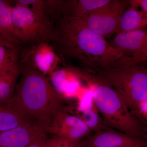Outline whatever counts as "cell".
<instances>
[{"label": "cell", "mask_w": 147, "mask_h": 147, "mask_svg": "<svg viewBox=\"0 0 147 147\" xmlns=\"http://www.w3.org/2000/svg\"><path fill=\"white\" fill-rule=\"evenodd\" d=\"M54 40L63 55L78 60L86 68L99 71L119 63L122 56L105 38L81 19L63 14Z\"/></svg>", "instance_id": "obj_1"}, {"label": "cell", "mask_w": 147, "mask_h": 147, "mask_svg": "<svg viewBox=\"0 0 147 147\" xmlns=\"http://www.w3.org/2000/svg\"><path fill=\"white\" fill-rule=\"evenodd\" d=\"M147 25V13L130 7L124 11L116 34L144 28Z\"/></svg>", "instance_id": "obj_15"}, {"label": "cell", "mask_w": 147, "mask_h": 147, "mask_svg": "<svg viewBox=\"0 0 147 147\" xmlns=\"http://www.w3.org/2000/svg\"><path fill=\"white\" fill-rule=\"evenodd\" d=\"M13 30L19 42L36 44L55 38L52 23L47 22L29 9L14 5L11 8Z\"/></svg>", "instance_id": "obj_5"}, {"label": "cell", "mask_w": 147, "mask_h": 147, "mask_svg": "<svg viewBox=\"0 0 147 147\" xmlns=\"http://www.w3.org/2000/svg\"><path fill=\"white\" fill-rule=\"evenodd\" d=\"M43 147H79V143L54 135L50 139H45Z\"/></svg>", "instance_id": "obj_21"}, {"label": "cell", "mask_w": 147, "mask_h": 147, "mask_svg": "<svg viewBox=\"0 0 147 147\" xmlns=\"http://www.w3.org/2000/svg\"><path fill=\"white\" fill-rule=\"evenodd\" d=\"M129 1L111 0L102 7L80 18L89 28L104 38L115 34L120 20Z\"/></svg>", "instance_id": "obj_6"}, {"label": "cell", "mask_w": 147, "mask_h": 147, "mask_svg": "<svg viewBox=\"0 0 147 147\" xmlns=\"http://www.w3.org/2000/svg\"><path fill=\"white\" fill-rule=\"evenodd\" d=\"M79 147H95L94 146H79Z\"/></svg>", "instance_id": "obj_25"}, {"label": "cell", "mask_w": 147, "mask_h": 147, "mask_svg": "<svg viewBox=\"0 0 147 147\" xmlns=\"http://www.w3.org/2000/svg\"><path fill=\"white\" fill-rule=\"evenodd\" d=\"M35 121L29 117L13 97L0 103V132Z\"/></svg>", "instance_id": "obj_13"}, {"label": "cell", "mask_w": 147, "mask_h": 147, "mask_svg": "<svg viewBox=\"0 0 147 147\" xmlns=\"http://www.w3.org/2000/svg\"><path fill=\"white\" fill-rule=\"evenodd\" d=\"M47 127L36 121L0 132V147H26L47 134Z\"/></svg>", "instance_id": "obj_9"}, {"label": "cell", "mask_w": 147, "mask_h": 147, "mask_svg": "<svg viewBox=\"0 0 147 147\" xmlns=\"http://www.w3.org/2000/svg\"><path fill=\"white\" fill-rule=\"evenodd\" d=\"M110 44L120 53V64H140L147 59V32L144 28L116 34Z\"/></svg>", "instance_id": "obj_7"}, {"label": "cell", "mask_w": 147, "mask_h": 147, "mask_svg": "<svg viewBox=\"0 0 147 147\" xmlns=\"http://www.w3.org/2000/svg\"><path fill=\"white\" fill-rule=\"evenodd\" d=\"M90 131L82 119L63 108L56 113L47 128V133L76 143H79Z\"/></svg>", "instance_id": "obj_8"}, {"label": "cell", "mask_w": 147, "mask_h": 147, "mask_svg": "<svg viewBox=\"0 0 147 147\" xmlns=\"http://www.w3.org/2000/svg\"><path fill=\"white\" fill-rule=\"evenodd\" d=\"M23 63L42 73L50 75L57 69L60 59L47 41L35 44L27 50L24 56Z\"/></svg>", "instance_id": "obj_10"}, {"label": "cell", "mask_w": 147, "mask_h": 147, "mask_svg": "<svg viewBox=\"0 0 147 147\" xmlns=\"http://www.w3.org/2000/svg\"><path fill=\"white\" fill-rule=\"evenodd\" d=\"M13 97L29 117L48 127L56 113L63 108L61 98L46 76L25 66Z\"/></svg>", "instance_id": "obj_3"}, {"label": "cell", "mask_w": 147, "mask_h": 147, "mask_svg": "<svg viewBox=\"0 0 147 147\" xmlns=\"http://www.w3.org/2000/svg\"><path fill=\"white\" fill-rule=\"evenodd\" d=\"M129 4L131 7L137 8L140 7L142 9V11L147 13V0H132L129 1Z\"/></svg>", "instance_id": "obj_22"}, {"label": "cell", "mask_w": 147, "mask_h": 147, "mask_svg": "<svg viewBox=\"0 0 147 147\" xmlns=\"http://www.w3.org/2000/svg\"><path fill=\"white\" fill-rule=\"evenodd\" d=\"M78 110L80 113V116L78 117L84 121L90 131L96 132L105 127L92 97L88 107H83L79 105Z\"/></svg>", "instance_id": "obj_17"}, {"label": "cell", "mask_w": 147, "mask_h": 147, "mask_svg": "<svg viewBox=\"0 0 147 147\" xmlns=\"http://www.w3.org/2000/svg\"><path fill=\"white\" fill-rule=\"evenodd\" d=\"M76 69L80 79L89 87L105 127L131 137L146 139L144 129L139 120L98 71L86 67Z\"/></svg>", "instance_id": "obj_2"}, {"label": "cell", "mask_w": 147, "mask_h": 147, "mask_svg": "<svg viewBox=\"0 0 147 147\" xmlns=\"http://www.w3.org/2000/svg\"><path fill=\"white\" fill-rule=\"evenodd\" d=\"M46 139V135L40 137L26 147H43Z\"/></svg>", "instance_id": "obj_23"}, {"label": "cell", "mask_w": 147, "mask_h": 147, "mask_svg": "<svg viewBox=\"0 0 147 147\" xmlns=\"http://www.w3.org/2000/svg\"><path fill=\"white\" fill-rule=\"evenodd\" d=\"M19 74H0V103L7 101L13 97Z\"/></svg>", "instance_id": "obj_19"}, {"label": "cell", "mask_w": 147, "mask_h": 147, "mask_svg": "<svg viewBox=\"0 0 147 147\" xmlns=\"http://www.w3.org/2000/svg\"><path fill=\"white\" fill-rule=\"evenodd\" d=\"M15 5L26 7L42 19L51 23L47 14L45 1L43 0H17L14 1Z\"/></svg>", "instance_id": "obj_20"}, {"label": "cell", "mask_w": 147, "mask_h": 147, "mask_svg": "<svg viewBox=\"0 0 147 147\" xmlns=\"http://www.w3.org/2000/svg\"><path fill=\"white\" fill-rule=\"evenodd\" d=\"M145 139L131 137L113 129H102L95 132L82 144L95 147H146Z\"/></svg>", "instance_id": "obj_12"}, {"label": "cell", "mask_w": 147, "mask_h": 147, "mask_svg": "<svg viewBox=\"0 0 147 147\" xmlns=\"http://www.w3.org/2000/svg\"><path fill=\"white\" fill-rule=\"evenodd\" d=\"M16 49L0 45V74L19 73Z\"/></svg>", "instance_id": "obj_18"}, {"label": "cell", "mask_w": 147, "mask_h": 147, "mask_svg": "<svg viewBox=\"0 0 147 147\" xmlns=\"http://www.w3.org/2000/svg\"><path fill=\"white\" fill-rule=\"evenodd\" d=\"M96 71L120 96L133 115L138 120L147 117V71L145 67L117 64Z\"/></svg>", "instance_id": "obj_4"}, {"label": "cell", "mask_w": 147, "mask_h": 147, "mask_svg": "<svg viewBox=\"0 0 147 147\" xmlns=\"http://www.w3.org/2000/svg\"><path fill=\"white\" fill-rule=\"evenodd\" d=\"M0 45H5V46H7V47H11V48H13V49H16L15 45L11 43L10 42H9L8 40L5 39L2 35L0 34Z\"/></svg>", "instance_id": "obj_24"}, {"label": "cell", "mask_w": 147, "mask_h": 147, "mask_svg": "<svg viewBox=\"0 0 147 147\" xmlns=\"http://www.w3.org/2000/svg\"><path fill=\"white\" fill-rule=\"evenodd\" d=\"M11 8L12 5L8 1L0 0V34L16 46L20 42L13 30Z\"/></svg>", "instance_id": "obj_16"}, {"label": "cell", "mask_w": 147, "mask_h": 147, "mask_svg": "<svg viewBox=\"0 0 147 147\" xmlns=\"http://www.w3.org/2000/svg\"><path fill=\"white\" fill-rule=\"evenodd\" d=\"M111 0L63 1L62 15L82 18L97 9L107 4Z\"/></svg>", "instance_id": "obj_14"}, {"label": "cell", "mask_w": 147, "mask_h": 147, "mask_svg": "<svg viewBox=\"0 0 147 147\" xmlns=\"http://www.w3.org/2000/svg\"><path fill=\"white\" fill-rule=\"evenodd\" d=\"M51 84L62 98H81L86 89L82 86L74 67L55 70L50 75Z\"/></svg>", "instance_id": "obj_11"}]
</instances>
